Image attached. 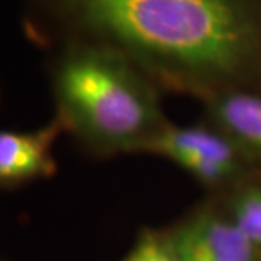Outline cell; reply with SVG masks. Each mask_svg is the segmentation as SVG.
Masks as SVG:
<instances>
[{"label":"cell","instance_id":"1","mask_svg":"<svg viewBox=\"0 0 261 261\" xmlns=\"http://www.w3.org/2000/svg\"><path fill=\"white\" fill-rule=\"evenodd\" d=\"M34 42L97 44L190 93L261 77V0H25Z\"/></svg>","mask_w":261,"mask_h":261},{"label":"cell","instance_id":"2","mask_svg":"<svg viewBox=\"0 0 261 261\" xmlns=\"http://www.w3.org/2000/svg\"><path fill=\"white\" fill-rule=\"evenodd\" d=\"M49 77L64 130L94 151L144 152L168 123L152 80L115 49L61 45Z\"/></svg>","mask_w":261,"mask_h":261},{"label":"cell","instance_id":"3","mask_svg":"<svg viewBox=\"0 0 261 261\" xmlns=\"http://www.w3.org/2000/svg\"><path fill=\"white\" fill-rule=\"evenodd\" d=\"M144 152L159 154L173 161L209 187L224 186L237 180L245 164L243 148L214 123L212 126L167 123Z\"/></svg>","mask_w":261,"mask_h":261},{"label":"cell","instance_id":"4","mask_svg":"<svg viewBox=\"0 0 261 261\" xmlns=\"http://www.w3.org/2000/svg\"><path fill=\"white\" fill-rule=\"evenodd\" d=\"M166 237L176 261H254L255 247L231 216L214 209L196 212Z\"/></svg>","mask_w":261,"mask_h":261},{"label":"cell","instance_id":"5","mask_svg":"<svg viewBox=\"0 0 261 261\" xmlns=\"http://www.w3.org/2000/svg\"><path fill=\"white\" fill-rule=\"evenodd\" d=\"M63 130L57 116L37 130L0 129V189L10 190L53 177L57 171L53 148Z\"/></svg>","mask_w":261,"mask_h":261},{"label":"cell","instance_id":"6","mask_svg":"<svg viewBox=\"0 0 261 261\" xmlns=\"http://www.w3.org/2000/svg\"><path fill=\"white\" fill-rule=\"evenodd\" d=\"M212 123L232 138L244 152L261 155V96L228 90L207 97Z\"/></svg>","mask_w":261,"mask_h":261},{"label":"cell","instance_id":"7","mask_svg":"<svg viewBox=\"0 0 261 261\" xmlns=\"http://www.w3.org/2000/svg\"><path fill=\"white\" fill-rule=\"evenodd\" d=\"M231 219L255 248L261 247V189H251L235 197Z\"/></svg>","mask_w":261,"mask_h":261},{"label":"cell","instance_id":"8","mask_svg":"<svg viewBox=\"0 0 261 261\" xmlns=\"http://www.w3.org/2000/svg\"><path fill=\"white\" fill-rule=\"evenodd\" d=\"M125 261H176L164 233L145 231Z\"/></svg>","mask_w":261,"mask_h":261}]
</instances>
